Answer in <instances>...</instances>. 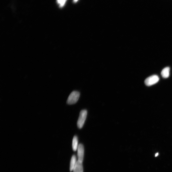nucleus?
Instances as JSON below:
<instances>
[{"mask_svg":"<svg viewBox=\"0 0 172 172\" xmlns=\"http://www.w3.org/2000/svg\"><path fill=\"white\" fill-rule=\"evenodd\" d=\"M159 80V77L157 75H153L147 78L145 80V83L146 85L150 86L156 84Z\"/></svg>","mask_w":172,"mask_h":172,"instance_id":"3","label":"nucleus"},{"mask_svg":"<svg viewBox=\"0 0 172 172\" xmlns=\"http://www.w3.org/2000/svg\"><path fill=\"white\" fill-rule=\"evenodd\" d=\"M77 154L78 161L82 163L84 160V146L82 144H79L77 149Z\"/></svg>","mask_w":172,"mask_h":172,"instance_id":"4","label":"nucleus"},{"mask_svg":"<svg viewBox=\"0 0 172 172\" xmlns=\"http://www.w3.org/2000/svg\"><path fill=\"white\" fill-rule=\"evenodd\" d=\"M170 69L169 67H166L163 69L161 74L163 78H168L170 75Z\"/></svg>","mask_w":172,"mask_h":172,"instance_id":"6","label":"nucleus"},{"mask_svg":"<svg viewBox=\"0 0 172 172\" xmlns=\"http://www.w3.org/2000/svg\"><path fill=\"white\" fill-rule=\"evenodd\" d=\"M78 140L77 136H75L73 137V143H72V147L74 151H76L78 148Z\"/></svg>","mask_w":172,"mask_h":172,"instance_id":"8","label":"nucleus"},{"mask_svg":"<svg viewBox=\"0 0 172 172\" xmlns=\"http://www.w3.org/2000/svg\"><path fill=\"white\" fill-rule=\"evenodd\" d=\"M79 1V0H73V2L74 3H76L77 1Z\"/></svg>","mask_w":172,"mask_h":172,"instance_id":"10","label":"nucleus"},{"mask_svg":"<svg viewBox=\"0 0 172 172\" xmlns=\"http://www.w3.org/2000/svg\"><path fill=\"white\" fill-rule=\"evenodd\" d=\"M158 155H159V153H157L156 154V155H155V156L157 157L158 156Z\"/></svg>","mask_w":172,"mask_h":172,"instance_id":"11","label":"nucleus"},{"mask_svg":"<svg viewBox=\"0 0 172 172\" xmlns=\"http://www.w3.org/2000/svg\"><path fill=\"white\" fill-rule=\"evenodd\" d=\"M73 172H83L82 163L77 160L73 170Z\"/></svg>","mask_w":172,"mask_h":172,"instance_id":"5","label":"nucleus"},{"mask_svg":"<svg viewBox=\"0 0 172 172\" xmlns=\"http://www.w3.org/2000/svg\"><path fill=\"white\" fill-rule=\"evenodd\" d=\"M80 93L78 91H74L69 96L67 99V103L69 105L75 104L79 98Z\"/></svg>","mask_w":172,"mask_h":172,"instance_id":"2","label":"nucleus"},{"mask_svg":"<svg viewBox=\"0 0 172 172\" xmlns=\"http://www.w3.org/2000/svg\"><path fill=\"white\" fill-rule=\"evenodd\" d=\"M57 3L59 5L60 7H62L64 6L66 1L67 0H57Z\"/></svg>","mask_w":172,"mask_h":172,"instance_id":"9","label":"nucleus"},{"mask_svg":"<svg viewBox=\"0 0 172 172\" xmlns=\"http://www.w3.org/2000/svg\"><path fill=\"white\" fill-rule=\"evenodd\" d=\"M77 160L76 157L75 155H73L72 157L70 162V171H73V169L77 163Z\"/></svg>","mask_w":172,"mask_h":172,"instance_id":"7","label":"nucleus"},{"mask_svg":"<svg viewBox=\"0 0 172 172\" xmlns=\"http://www.w3.org/2000/svg\"><path fill=\"white\" fill-rule=\"evenodd\" d=\"M87 110H83L80 112L79 117L77 122V126L79 129L82 128L87 118Z\"/></svg>","mask_w":172,"mask_h":172,"instance_id":"1","label":"nucleus"}]
</instances>
